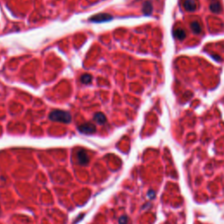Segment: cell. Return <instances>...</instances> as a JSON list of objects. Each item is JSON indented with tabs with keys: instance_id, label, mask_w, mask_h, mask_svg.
Here are the masks:
<instances>
[{
	"instance_id": "cell-4",
	"label": "cell",
	"mask_w": 224,
	"mask_h": 224,
	"mask_svg": "<svg viewBox=\"0 0 224 224\" xmlns=\"http://www.w3.org/2000/svg\"><path fill=\"white\" fill-rule=\"evenodd\" d=\"M78 130L84 134H91L96 131V126L92 123H87L78 126Z\"/></svg>"
},
{
	"instance_id": "cell-7",
	"label": "cell",
	"mask_w": 224,
	"mask_h": 224,
	"mask_svg": "<svg viewBox=\"0 0 224 224\" xmlns=\"http://www.w3.org/2000/svg\"><path fill=\"white\" fill-rule=\"evenodd\" d=\"M94 120L98 125H103L106 122V116L102 112H97L94 116Z\"/></svg>"
},
{
	"instance_id": "cell-3",
	"label": "cell",
	"mask_w": 224,
	"mask_h": 224,
	"mask_svg": "<svg viewBox=\"0 0 224 224\" xmlns=\"http://www.w3.org/2000/svg\"><path fill=\"white\" fill-rule=\"evenodd\" d=\"M76 158H77V161L80 165L82 166H85L89 163V156H88V153L84 151V150H80L77 151V155H76Z\"/></svg>"
},
{
	"instance_id": "cell-2",
	"label": "cell",
	"mask_w": 224,
	"mask_h": 224,
	"mask_svg": "<svg viewBox=\"0 0 224 224\" xmlns=\"http://www.w3.org/2000/svg\"><path fill=\"white\" fill-rule=\"evenodd\" d=\"M112 18H113V17L109 13H99V14H96L95 16H92L89 18V21L96 22V23H102V22L109 21Z\"/></svg>"
},
{
	"instance_id": "cell-8",
	"label": "cell",
	"mask_w": 224,
	"mask_h": 224,
	"mask_svg": "<svg viewBox=\"0 0 224 224\" xmlns=\"http://www.w3.org/2000/svg\"><path fill=\"white\" fill-rule=\"evenodd\" d=\"M174 36L176 39L181 41V40H184L186 38V32L181 28H177L174 32Z\"/></svg>"
},
{
	"instance_id": "cell-1",
	"label": "cell",
	"mask_w": 224,
	"mask_h": 224,
	"mask_svg": "<svg viewBox=\"0 0 224 224\" xmlns=\"http://www.w3.org/2000/svg\"><path fill=\"white\" fill-rule=\"evenodd\" d=\"M50 120L54 122H60L64 124H68L71 122V115L69 112L64 110H53L49 114Z\"/></svg>"
},
{
	"instance_id": "cell-12",
	"label": "cell",
	"mask_w": 224,
	"mask_h": 224,
	"mask_svg": "<svg viewBox=\"0 0 224 224\" xmlns=\"http://www.w3.org/2000/svg\"><path fill=\"white\" fill-rule=\"evenodd\" d=\"M126 222H127V217H126V216H123V217H121V218H120V220H119V223L126 224Z\"/></svg>"
},
{
	"instance_id": "cell-6",
	"label": "cell",
	"mask_w": 224,
	"mask_h": 224,
	"mask_svg": "<svg viewBox=\"0 0 224 224\" xmlns=\"http://www.w3.org/2000/svg\"><path fill=\"white\" fill-rule=\"evenodd\" d=\"M209 9L214 13H220L221 11H222V5H221V4L218 1H212L210 3Z\"/></svg>"
},
{
	"instance_id": "cell-10",
	"label": "cell",
	"mask_w": 224,
	"mask_h": 224,
	"mask_svg": "<svg viewBox=\"0 0 224 224\" xmlns=\"http://www.w3.org/2000/svg\"><path fill=\"white\" fill-rule=\"evenodd\" d=\"M191 29L192 31H193L194 33L199 34V33H201V26H200V25L197 21H193V22H192Z\"/></svg>"
},
{
	"instance_id": "cell-5",
	"label": "cell",
	"mask_w": 224,
	"mask_h": 224,
	"mask_svg": "<svg viewBox=\"0 0 224 224\" xmlns=\"http://www.w3.org/2000/svg\"><path fill=\"white\" fill-rule=\"evenodd\" d=\"M183 6L187 11H193L197 8V3L195 0H184L183 1Z\"/></svg>"
},
{
	"instance_id": "cell-11",
	"label": "cell",
	"mask_w": 224,
	"mask_h": 224,
	"mask_svg": "<svg viewBox=\"0 0 224 224\" xmlns=\"http://www.w3.org/2000/svg\"><path fill=\"white\" fill-rule=\"evenodd\" d=\"M92 81V76L90 75H83L82 77H81V82L84 84H88V83H90Z\"/></svg>"
},
{
	"instance_id": "cell-9",
	"label": "cell",
	"mask_w": 224,
	"mask_h": 224,
	"mask_svg": "<svg viewBox=\"0 0 224 224\" xmlns=\"http://www.w3.org/2000/svg\"><path fill=\"white\" fill-rule=\"evenodd\" d=\"M143 12L144 15L149 16L152 12V5L150 2H145L143 5Z\"/></svg>"
},
{
	"instance_id": "cell-13",
	"label": "cell",
	"mask_w": 224,
	"mask_h": 224,
	"mask_svg": "<svg viewBox=\"0 0 224 224\" xmlns=\"http://www.w3.org/2000/svg\"><path fill=\"white\" fill-rule=\"evenodd\" d=\"M212 57H213V58L216 59V60H218V61H221V57H219V56H214V55H212Z\"/></svg>"
}]
</instances>
